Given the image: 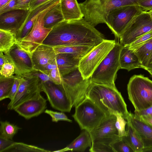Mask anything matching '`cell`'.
<instances>
[{
	"mask_svg": "<svg viewBox=\"0 0 152 152\" xmlns=\"http://www.w3.org/2000/svg\"><path fill=\"white\" fill-rule=\"evenodd\" d=\"M105 39L103 34L83 18L59 23L52 28L42 44L53 48L76 45L95 47Z\"/></svg>",
	"mask_w": 152,
	"mask_h": 152,
	"instance_id": "6da1fadb",
	"label": "cell"
},
{
	"mask_svg": "<svg viewBox=\"0 0 152 152\" xmlns=\"http://www.w3.org/2000/svg\"><path fill=\"white\" fill-rule=\"evenodd\" d=\"M86 97L106 114H119L127 121L129 112L121 93L116 87L92 82Z\"/></svg>",
	"mask_w": 152,
	"mask_h": 152,
	"instance_id": "7a4b0ae2",
	"label": "cell"
},
{
	"mask_svg": "<svg viewBox=\"0 0 152 152\" xmlns=\"http://www.w3.org/2000/svg\"><path fill=\"white\" fill-rule=\"evenodd\" d=\"M116 119L115 114H106L100 123L89 132L92 140L90 151L114 152L110 145L121 137L115 126Z\"/></svg>",
	"mask_w": 152,
	"mask_h": 152,
	"instance_id": "3957f363",
	"label": "cell"
},
{
	"mask_svg": "<svg viewBox=\"0 0 152 152\" xmlns=\"http://www.w3.org/2000/svg\"><path fill=\"white\" fill-rule=\"evenodd\" d=\"M128 98L135 111L145 109L152 105V81L142 75H134L127 86Z\"/></svg>",
	"mask_w": 152,
	"mask_h": 152,
	"instance_id": "277c9868",
	"label": "cell"
},
{
	"mask_svg": "<svg viewBox=\"0 0 152 152\" xmlns=\"http://www.w3.org/2000/svg\"><path fill=\"white\" fill-rule=\"evenodd\" d=\"M123 46L120 43L116 42L114 48L91 76V79L92 83L116 88L115 82L117 72L120 69L119 55Z\"/></svg>",
	"mask_w": 152,
	"mask_h": 152,
	"instance_id": "5b68a950",
	"label": "cell"
},
{
	"mask_svg": "<svg viewBox=\"0 0 152 152\" xmlns=\"http://www.w3.org/2000/svg\"><path fill=\"white\" fill-rule=\"evenodd\" d=\"M75 107V113L72 117L77 123L81 130L91 131L106 115L87 97Z\"/></svg>",
	"mask_w": 152,
	"mask_h": 152,
	"instance_id": "8992f818",
	"label": "cell"
},
{
	"mask_svg": "<svg viewBox=\"0 0 152 152\" xmlns=\"http://www.w3.org/2000/svg\"><path fill=\"white\" fill-rule=\"evenodd\" d=\"M92 83L91 77L84 79L78 67L62 76L61 85L75 107L86 97Z\"/></svg>",
	"mask_w": 152,
	"mask_h": 152,
	"instance_id": "52a82bcc",
	"label": "cell"
},
{
	"mask_svg": "<svg viewBox=\"0 0 152 152\" xmlns=\"http://www.w3.org/2000/svg\"><path fill=\"white\" fill-rule=\"evenodd\" d=\"M115 40L105 39L81 59L78 69L84 79L90 78L96 69L114 47Z\"/></svg>",
	"mask_w": 152,
	"mask_h": 152,
	"instance_id": "ba28073f",
	"label": "cell"
},
{
	"mask_svg": "<svg viewBox=\"0 0 152 152\" xmlns=\"http://www.w3.org/2000/svg\"><path fill=\"white\" fill-rule=\"evenodd\" d=\"M144 11L139 6H124L111 10L108 14L106 23L115 36L120 38L133 19Z\"/></svg>",
	"mask_w": 152,
	"mask_h": 152,
	"instance_id": "9c48e42d",
	"label": "cell"
},
{
	"mask_svg": "<svg viewBox=\"0 0 152 152\" xmlns=\"http://www.w3.org/2000/svg\"><path fill=\"white\" fill-rule=\"evenodd\" d=\"M54 7L41 13L34 22L30 32L24 37L16 41V44L31 55L34 50L42 44L52 29L44 27V18L47 12Z\"/></svg>",
	"mask_w": 152,
	"mask_h": 152,
	"instance_id": "30bf717a",
	"label": "cell"
},
{
	"mask_svg": "<svg viewBox=\"0 0 152 152\" xmlns=\"http://www.w3.org/2000/svg\"><path fill=\"white\" fill-rule=\"evenodd\" d=\"M152 30V19L148 11H143L132 20L121 34L120 43L127 46Z\"/></svg>",
	"mask_w": 152,
	"mask_h": 152,
	"instance_id": "8fae6325",
	"label": "cell"
},
{
	"mask_svg": "<svg viewBox=\"0 0 152 152\" xmlns=\"http://www.w3.org/2000/svg\"><path fill=\"white\" fill-rule=\"evenodd\" d=\"M41 90L45 94L52 108L62 112H70L73 107L72 103L61 84L51 81L42 82Z\"/></svg>",
	"mask_w": 152,
	"mask_h": 152,
	"instance_id": "7c38bea8",
	"label": "cell"
},
{
	"mask_svg": "<svg viewBox=\"0 0 152 152\" xmlns=\"http://www.w3.org/2000/svg\"><path fill=\"white\" fill-rule=\"evenodd\" d=\"M41 83L37 77L22 76L15 95L7 106L8 109L14 110L20 103L32 97L41 91Z\"/></svg>",
	"mask_w": 152,
	"mask_h": 152,
	"instance_id": "4fadbf2b",
	"label": "cell"
},
{
	"mask_svg": "<svg viewBox=\"0 0 152 152\" xmlns=\"http://www.w3.org/2000/svg\"><path fill=\"white\" fill-rule=\"evenodd\" d=\"M6 53L10 62L15 66V76L22 77L35 69L31 55L16 43Z\"/></svg>",
	"mask_w": 152,
	"mask_h": 152,
	"instance_id": "5bb4252c",
	"label": "cell"
},
{
	"mask_svg": "<svg viewBox=\"0 0 152 152\" xmlns=\"http://www.w3.org/2000/svg\"><path fill=\"white\" fill-rule=\"evenodd\" d=\"M41 92L39 91L32 97L20 103L14 110L27 120L39 116L47 107L46 100L41 95Z\"/></svg>",
	"mask_w": 152,
	"mask_h": 152,
	"instance_id": "9a60e30c",
	"label": "cell"
},
{
	"mask_svg": "<svg viewBox=\"0 0 152 152\" xmlns=\"http://www.w3.org/2000/svg\"><path fill=\"white\" fill-rule=\"evenodd\" d=\"M29 11V10L16 9L0 14V29L11 31L16 38Z\"/></svg>",
	"mask_w": 152,
	"mask_h": 152,
	"instance_id": "2e32d148",
	"label": "cell"
},
{
	"mask_svg": "<svg viewBox=\"0 0 152 152\" xmlns=\"http://www.w3.org/2000/svg\"><path fill=\"white\" fill-rule=\"evenodd\" d=\"M136 131L143 145V152L152 149V126L130 112L127 119Z\"/></svg>",
	"mask_w": 152,
	"mask_h": 152,
	"instance_id": "e0dca14e",
	"label": "cell"
},
{
	"mask_svg": "<svg viewBox=\"0 0 152 152\" xmlns=\"http://www.w3.org/2000/svg\"><path fill=\"white\" fill-rule=\"evenodd\" d=\"M60 1V0H48L30 10L25 22L16 37V40L24 37L30 32L34 22L41 13L50 7H55Z\"/></svg>",
	"mask_w": 152,
	"mask_h": 152,
	"instance_id": "ac0fdd59",
	"label": "cell"
},
{
	"mask_svg": "<svg viewBox=\"0 0 152 152\" xmlns=\"http://www.w3.org/2000/svg\"><path fill=\"white\" fill-rule=\"evenodd\" d=\"M56 55L53 47L40 45L31 55L34 69L43 72L47 65L56 60Z\"/></svg>",
	"mask_w": 152,
	"mask_h": 152,
	"instance_id": "d6986e66",
	"label": "cell"
},
{
	"mask_svg": "<svg viewBox=\"0 0 152 152\" xmlns=\"http://www.w3.org/2000/svg\"><path fill=\"white\" fill-rule=\"evenodd\" d=\"M120 69L128 71L138 68H141L142 64L134 51L126 46H123L119 55Z\"/></svg>",
	"mask_w": 152,
	"mask_h": 152,
	"instance_id": "ffe728a7",
	"label": "cell"
},
{
	"mask_svg": "<svg viewBox=\"0 0 152 152\" xmlns=\"http://www.w3.org/2000/svg\"><path fill=\"white\" fill-rule=\"evenodd\" d=\"M80 60L70 53L57 54L56 63L62 76L69 74L78 67Z\"/></svg>",
	"mask_w": 152,
	"mask_h": 152,
	"instance_id": "44dd1931",
	"label": "cell"
},
{
	"mask_svg": "<svg viewBox=\"0 0 152 152\" xmlns=\"http://www.w3.org/2000/svg\"><path fill=\"white\" fill-rule=\"evenodd\" d=\"M60 4L65 20L73 21L83 18L84 15L77 0H60Z\"/></svg>",
	"mask_w": 152,
	"mask_h": 152,
	"instance_id": "7402d4cb",
	"label": "cell"
},
{
	"mask_svg": "<svg viewBox=\"0 0 152 152\" xmlns=\"http://www.w3.org/2000/svg\"><path fill=\"white\" fill-rule=\"evenodd\" d=\"M84 130L78 137L66 146L70 151L83 152L88 147H91L92 140L90 132L87 130Z\"/></svg>",
	"mask_w": 152,
	"mask_h": 152,
	"instance_id": "603a6c76",
	"label": "cell"
},
{
	"mask_svg": "<svg viewBox=\"0 0 152 152\" xmlns=\"http://www.w3.org/2000/svg\"><path fill=\"white\" fill-rule=\"evenodd\" d=\"M64 20L60 2L46 14L44 18V26L47 28H52Z\"/></svg>",
	"mask_w": 152,
	"mask_h": 152,
	"instance_id": "cb8c5ba5",
	"label": "cell"
},
{
	"mask_svg": "<svg viewBox=\"0 0 152 152\" xmlns=\"http://www.w3.org/2000/svg\"><path fill=\"white\" fill-rule=\"evenodd\" d=\"M94 47L86 45L61 46L53 47L56 54L68 53L81 59Z\"/></svg>",
	"mask_w": 152,
	"mask_h": 152,
	"instance_id": "d4e9b609",
	"label": "cell"
},
{
	"mask_svg": "<svg viewBox=\"0 0 152 152\" xmlns=\"http://www.w3.org/2000/svg\"><path fill=\"white\" fill-rule=\"evenodd\" d=\"M127 134L122 137L131 145L134 152H143L144 146L143 143L137 133L127 121L126 124Z\"/></svg>",
	"mask_w": 152,
	"mask_h": 152,
	"instance_id": "484cf974",
	"label": "cell"
},
{
	"mask_svg": "<svg viewBox=\"0 0 152 152\" xmlns=\"http://www.w3.org/2000/svg\"><path fill=\"white\" fill-rule=\"evenodd\" d=\"M16 40L15 35L12 32L0 29V52L7 53Z\"/></svg>",
	"mask_w": 152,
	"mask_h": 152,
	"instance_id": "4316f807",
	"label": "cell"
},
{
	"mask_svg": "<svg viewBox=\"0 0 152 152\" xmlns=\"http://www.w3.org/2000/svg\"><path fill=\"white\" fill-rule=\"evenodd\" d=\"M133 50L139 58L142 66H145L152 56V38Z\"/></svg>",
	"mask_w": 152,
	"mask_h": 152,
	"instance_id": "83f0119b",
	"label": "cell"
},
{
	"mask_svg": "<svg viewBox=\"0 0 152 152\" xmlns=\"http://www.w3.org/2000/svg\"><path fill=\"white\" fill-rule=\"evenodd\" d=\"M50 151L34 145H28L22 142H14L11 145L5 149L3 152H48Z\"/></svg>",
	"mask_w": 152,
	"mask_h": 152,
	"instance_id": "f1b7e54d",
	"label": "cell"
},
{
	"mask_svg": "<svg viewBox=\"0 0 152 152\" xmlns=\"http://www.w3.org/2000/svg\"><path fill=\"white\" fill-rule=\"evenodd\" d=\"M0 137L12 140L15 135L21 129L7 121H0Z\"/></svg>",
	"mask_w": 152,
	"mask_h": 152,
	"instance_id": "f546056e",
	"label": "cell"
},
{
	"mask_svg": "<svg viewBox=\"0 0 152 152\" xmlns=\"http://www.w3.org/2000/svg\"><path fill=\"white\" fill-rule=\"evenodd\" d=\"M16 76L9 77H0V101L6 99L14 82Z\"/></svg>",
	"mask_w": 152,
	"mask_h": 152,
	"instance_id": "4dcf8cb0",
	"label": "cell"
},
{
	"mask_svg": "<svg viewBox=\"0 0 152 152\" xmlns=\"http://www.w3.org/2000/svg\"><path fill=\"white\" fill-rule=\"evenodd\" d=\"M110 146L114 152H134L131 145L122 137L113 142Z\"/></svg>",
	"mask_w": 152,
	"mask_h": 152,
	"instance_id": "1f68e13d",
	"label": "cell"
},
{
	"mask_svg": "<svg viewBox=\"0 0 152 152\" xmlns=\"http://www.w3.org/2000/svg\"><path fill=\"white\" fill-rule=\"evenodd\" d=\"M115 115L117 118L115 126L118 130L119 137H122L126 136L127 134V132L125 128L127 121L121 115L119 114Z\"/></svg>",
	"mask_w": 152,
	"mask_h": 152,
	"instance_id": "d6a6232c",
	"label": "cell"
},
{
	"mask_svg": "<svg viewBox=\"0 0 152 152\" xmlns=\"http://www.w3.org/2000/svg\"><path fill=\"white\" fill-rule=\"evenodd\" d=\"M0 77H9L15 76V68L14 64L11 62H6L0 68Z\"/></svg>",
	"mask_w": 152,
	"mask_h": 152,
	"instance_id": "836d02e7",
	"label": "cell"
},
{
	"mask_svg": "<svg viewBox=\"0 0 152 152\" xmlns=\"http://www.w3.org/2000/svg\"><path fill=\"white\" fill-rule=\"evenodd\" d=\"M44 112L49 115L51 117L52 121L53 122H57L60 121L72 122V121L69 119L63 113L64 112H59L46 109Z\"/></svg>",
	"mask_w": 152,
	"mask_h": 152,
	"instance_id": "e575fe53",
	"label": "cell"
},
{
	"mask_svg": "<svg viewBox=\"0 0 152 152\" xmlns=\"http://www.w3.org/2000/svg\"><path fill=\"white\" fill-rule=\"evenodd\" d=\"M152 38V30L141 36L130 45L126 46L134 50Z\"/></svg>",
	"mask_w": 152,
	"mask_h": 152,
	"instance_id": "d590c367",
	"label": "cell"
},
{
	"mask_svg": "<svg viewBox=\"0 0 152 152\" xmlns=\"http://www.w3.org/2000/svg\"><path fill=\"white\" fill-rule=\"evenodd\" d=\"M22 76L37 77L39 78L42 82L43 83L48 81L53 82V80L49 75L40 70L35 69L23 75L22 77Z\"/></svg>",
	"mask_w": 152,
	"mask_h": 152,
	"instance_id": "8d00e7d4",
	"label": "cell"
},
{
	"mask_svg": "<svg viewBox=\"0 0 152 152\" xmlns=\"http://www.w3.org/2000/svg\"><path fill=\"white\" fill-rule=\"evenodd\" d=\"M49 76L54 83L57 84H61L62 76L58 68L51 70L49 73Z\"/></svg>",
	"mask_w": 152,
	"mask_h": 152,
	"instance_id": "74e56055",
	"label": "cell"
},
{
	"mask_svg": "<svg viewBox=\"0 0 152 152\" xmlns=\"http://www.w3.org/2000/svg\"><path fill=\"white\" fill-rule=\"evenodd\" d=\"M21 77H15L13 86L6 98H9L10 100L13 99L18 88L21 80Z\"/></svg>",
	"mask_w": 152,
	"mask_h": 152,
	"instance_id": "f35d334b",
	"label": "cell"
},
{
	"mask_svg": "<svg viewBox=\"0 0 152 152\" xmlns=\"http://www.w3.org/2000/svg\"><path fill=\"white\" fill-rule=\"evenodd\" d=\"M18 0H10L0 8V14L8 11L17 9L16 4Z\"/></svg>",
	"mask_w": 152,
	"mask_h": 152,
	"instance_id": "ab89813d",
	"label": "cell"
},
{
	"mask_svg": "<svg viewBox=\"0 0 152 152\" xmlns=\"http://www.w3.org/2000/svg\"><path fill=\"white\" fill-rule=\"evenodd\" d=\"M138 6L144 11H149L152 10V0H142L139 2Z\"/></svg>",
	"mask_w": 152,
	"mask_h": 152,
	"instance_id": "60d3db41",
	"label": "cell"
},
{
	"mask_svg": "<svg viewBox=\"0 0 152 152\" xmlns=\"http://www.w3.org/2000/svg\"><path fill=\"white\" fill-rule=\"evenodd\" d=\"M31 0H18L16 4L17 9L29 10Z\"/></svg>",
	"mask_w": 152,
	"mask_h": 152,
	"instance_id": "b9f144b4",
	"label": "cell"
},
{
	"mask_svg": "<svg viewBox=\"0 0 152 152\" xmlns=\"http://www.w3.org/2000/svg\"><path fill=\"white\" fill-rule=\"evenodd\" d=\"M14 142L12 140L0 137V152H3L5 149L11 145Z\"/></svg>",
	"mask_w": 152,
	"mask_h": 152,
	"instance_id": "7bdbcfd3",
	"label": "cell"
},
{
	"mask_svg": "<svg viewBox=\"0 0 152 152\" xmlns=\"http://www.w3.org/2000/svg\"><path fill=\"white\" fill-rule=\"evenodd\" d=\"M137 116L147 115L152 117V105L149 107L139 111H134V114Z\"/></svg>",
	"mask_w": 152,
	"mask_h": 152,
	"instance_id": "ee69618b",
	"label": "cell"
},
{
	"mask_svg": "<svg viewBox=\"0 0 152 152\" xmlns=\"http://www.w3.org/2000/svg\"><path fill=\"white\" fill-rule=\"evenodd\" d=\"M57 68L58 67L56 59L54 61L49 63L46 66L43 72L49 75V73L51 70Z\"/></svg>",
	"mask_w": 152,
	"mask_h": 152,
	"instance_id": "f6af8a7d",
	"label": "cell"
},
{
	"mask_svg": "<svg viewBox=\"0 0 152 152\" xmlns=\"http://www.w3.org/2000/svg\"><path fill=\"white\" fill-rule=\"evenodd\" d=\"M7 62H10L6 53L0 52V68L4 64Z\"/></svg>",
	"mask_w": 152,
	"mask_h": 152,
	"instance_id": "bcb514c9",
	"label": "cell"
},
{
	"mask_svg": "<svg viewBox=\"0 0 152 152\" xmlns=\"http://www.w3.org/2000/svg\"><path fill=\"white\" fill-rule=\"evenodd\" d=\"M48 0H31L30 4L29 10H31L38 5Z\"/></svg>",
	"mask_w": 152,
	"mask_h": 152,
	"instance_id": "7dc6e473",
	"label": "cell"
},
{
	"mask_svg": "<svg viewBox=\"0 0 152 152\" xmlns=\"http://www.w3.org/2000/svg\"><path fill=\"white\" fill-rule=\"evenodd\" d=\"M137 117L144 121L152 126V117L147 115Z\"/></svg>",
	"mask_w": 152,
	"mask_h": 152,
	"instance_id": "c3c4849f",
	"label": "cell"
},
{
	"mask_svg": "<svg viewBox=\"0 0 152 152\" xmlns=\"http://www.w3.org/2000/svg\"><path fill=\"white\" fill-rule=\"evenodd\" d=\"M142 66L152 69V56L150 58L145 66Z\"/></svg>",
	"mask_w": 152,
	"mask_h": 152,
	"instance_id": "681fc988",
	"label": "cell"
},
{
	"mask_svg": "<svg viewBox=\"0 0 152 152\" xmlns=\"http://www.w3.org/2000/svg\"><path fill=\"white\" fill-rule=\"evenodd\" d=\"M10 0H0V8L7 4Z\"/></svg>",
	"mask_w": 152,
	"mask_h": 152,
	"instance_id": "f907efd6",
	"label": "cell"
},
{
	"mask_svg": "<svg viewBox=\"0 0 152 152\" xmlns=\"http://www.w3.org/2000/svg\"><path fill=\"white\" fill-rule=\"evenodd\" d=\"M70 151L69 149L66 147L65 148L60 149L59 150H58L56 151H54L53 152H65L66 151Z\"/></svg>",
	"mask_w": 152,
	"mask_h": 152,
	"instance_id": "816d5d0a",
	"label": "cell"
},
{
	"mask_svg": "<svg viewBox=\"0 0 152 152\" xmlns=\"http://www.w3.org/2000/svg\"><path fill=\"white\" fill-rule=\"evenodd\" d=\"M141 68H143L148 71L152 76V69L148 68L143 66H142Z\"/></svg>",
	"mask_w": 152,
	"mask_h": 152,
	"instance_id": "f5cc1de1",
	"label": "cell"
},
{
	"mask_svg": "<svg viewBox=\"0 0 152 152\" xmlns=\"http://www.w3.org/2000/svg\"><path fill=\"white\" fill-rule=\"evenodd\" d=\"M148 12L150 15V16L152 19V10L148 11Z\"/></svg>",
	"mask_w": 152,
	"mask_h": 152,
	"instance_id": "db71d44e",
	"label": "cell"
},
{
	"mask_svg": "<svg viewBox=\"0 0 152 152\" xmlns=\"http://www.w3.org/2000/svg\"><path fill=\"white\" fill-rule=\"evenodd\" d=\"M147 152H152V149L148 151Z\"/></svg>",
	"mask_w": 152,
	"mask_h": 152,
	"instance_id": "11a10c76",
	"label": "cell"
}]
</instances>
